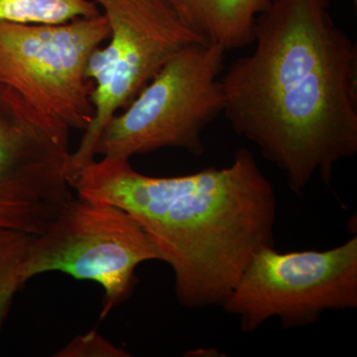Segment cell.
Instances as JSON below:
<instances>
[{
	"label": "cell",
	"mask_w": 357,
	"mask_h": 357,
	"mask_svg": "<svg viewBox=\"0 0 357 357\" xmlns=\"http://www.w3.org/2000/svg\"><path fill=\"white\" fill-rule=\"evenodd\" d=\"M109 26V43L89 58L86 77L93 84V121L72 153L69 183L93 162L107 122L126 109L141 89L178 52L206 43L192 31L169 0H93Z\"/></svg>",
	"instance_id": "cell-4"
},
{
	"label": "cell",
	"mask_w": 357,
	"mask_h": 357,
	"mask_svg": "<svg viewBox=\"0 0 357 357\" xmlns=\"http://www.w3.org/2000/svg\"><path fill=\"white\" fill-rule=\"evenodd\" d=\"M130 354L96 332L79 335L56 352L59 357H126Z\"/></svg>",
	"instance_id": "cell-12"
},
{
	"label": "cell",
	"mask_w": 357,
	"mask_h": 357,
	"mask_svg": "<svg viewBox=\"0 0 357 357\" xmlns=\"http://www.w3.org/2000/svg\"><path fill=\"white\" fill-rule=\"evenodd\" d=\"M100 11L93 0H0V21L23 24H61Z\"/></svg>",
	"instance_id": "cell-10"
},
{
	"label": "cell",
	"mask_w": 357,
	"mask_h": 357,
	"mask_svg": "<svg viewBox=\"0 0 357 357\" xmlns=\"http://www.w3.org/2000/svg\"><path fill=\"white\" fill-rule=\"evenodd\" d=\"M222 307L245 333L270 319L287 330L312 325L325 312L356 309L357 236L324 251L260 249Z\"/></svg>",
	"instance_id": "cell-5"
},
{
	"label": "cell",
	"mask_w": 357,
	"mask_h": 357,
	"mask_svg": "<svg viewBox=\"0 0 357 357\" xmlns=\"http://www.w3.org/2000/svg\"><path fill=\"white\" fill-rule=\"evenodd\" d=\"M70 129L0 83V229L40 236L75 198Z\"/></svg>",
	"instance_id": "cell-8"
},
{
	"label": "cell",
	"mask_w": 357,
	"mask_h": 357,
	"mask_svg": "<svg viewBox=\"0 0 357 357\" xmlns=\"http://www.w3.org/2000/svg\"><path fill=\"white\" fill-rule=\"evenodd\" d=\"M185 25L225 52L253 43L256 20L271 0H169Z\"/></svg>",
	"instance_id": "cell-9"
},
{
	"label": "cell",
	"mask_w": 357,
	"mask_h": 357,
	"mask_svg": "<svg viewBox=\"0 0 357 357\" xmlns=\"http://www.w3.org/2000/svg\"><path fill=\"white\" fill-rule=\"evenodd\" d=\"M34 236L17 230L0 229V330L14 295L25 283L23 266Z\"/></svg>",
	"instance_id": "cell-11"
},
{
	"label": "cell",
	"mask_w": 357,
	"mask_h": 357,
	"mask_svg": "<svg viewBox=\"0 0 357 357\" xmlns=\"http://www.w3.org/2000/svg\"><path fill=\"white\" fill-rule=\"evenodd\" d=\"M161 260L156 246L126 211L109 204L74 198L44 234L33 238L24 266L27 282L63 272L96 282L105 291L100 321L133 291L141 263Z\"/></svg>",
	"instance_id": "cell-7"
},
{
	"label": "cell",
	"mask_w": 357,
	"mask_h": 357,
	"mask_svg": "<svg viewBox=\"0 0 357 357\" xmlns=\"http://www.w3.org/2000/svg\"><path fill=\"white\" fill-rule=\"evenodd\" d=\"M72 188L136 220L172 267L176 297L190 309L222 306L253 256L275 248L276 195L246 148L229 166L178 177L143 175L129 160L103 157Z\"/></svg>",
	"instance_id": "cell-2"
},
{
	"label": "cell",
	"mask_w": 357,
	"mask_h": 357,
	"mask_svg": "<svg viewBox=\"0 0 357 357\" xmlns=\"http://www.w3.org/2000/svg\"><path fill=\"white\" fill-rule=\"evenodd\" d=\"M252 44L223 70L222 114L296 196L314 175L333 190L335 165L357 153L356 43L328 0H271Z\"/></svg>",
	"instance_id": "cell-1"
},
{
	"label": "cell",
	"mask_w": 357,
	"mask_h": 357,
	"mask_svg": "<svg viewBox=\"0 0 357 357\" xmlns=\"http://www.w3.org/2000/svg\"><path fill=\"white\" fill-rule=\"evenodd\" d=\"M225 53L208 43L178 52L107 122L96 155L129 160L165 147L204 155V130L223 112Z\"/></svg>",
	"instance_id": "cell-3"
},
{
	"label": "cell",
	"mask_w": 357,
	"mask_h": 357,
	"mask_svg": "<svg viewBox=\"0 0 357 357\" xmlns=\"http://www.w3.org/2000/svg\"><path fill=\"white\" fill-rule=\"evenodd\" d=\"M354 3H356L357 0H354Z\"/></svg>",
	"instance_id": "cell-13"
},
{
	"label": "cell",
	"mask_w": 357,
	"mask_h": 357,
	"mask_svg": "<svg viewBox=\"0 0 357 357\" xmlns=\"http://www.w3.org/2000/svg\"><path fill=\"white\" fill-rule=\"evenodd\" d=\"M109 37L102 13L61 24L0 21V83L42 114L84 131L95 114L86 66Z\"/></svg>",
	"instance_id": "cell-6"
}]
</instances>
